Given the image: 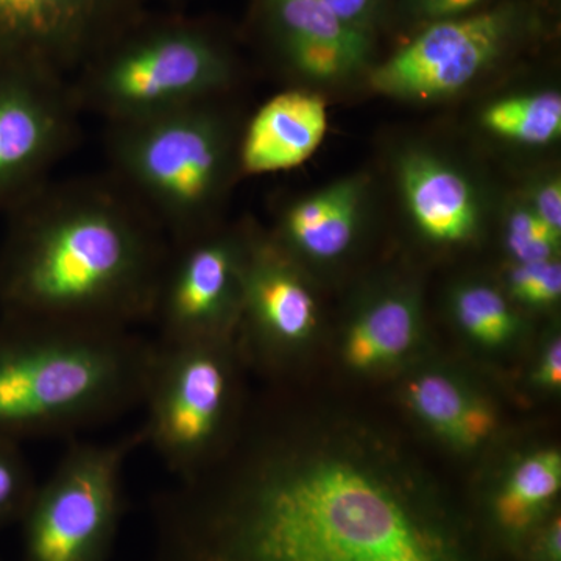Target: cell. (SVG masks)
Listing matches in <instances>:
<instances>
[{
  "label": "cell",
  "instance_id": "7a4b0ae2",
  "mask_svg": "<svg viewBox=\"0 0 561 561\" xmlns=\"http://www.w3.org/2000/svg\"><path fill=\"white\" fill-rule=\"evenodd\" d=\"M9 214L0 316L113 330L151 320L172 242L111 176L47 181Z\"/></svg>",
  "mask_w": 561,
  "mask_h": 561
},
{
  "label": "cell",
  "instance_id": "44dd1931",
  "mask_svg": "<svg viewBox=\"0 0 561 561\" xmlns=\"http://www.w3.org/2000/svg\"><path fill=\"white\" fill-rule=\"evenodd\" d=\"M504 239L515 264L559 260L561 236L542 224L524 201L508 209Z\"/></svg>",
  "mask_w": 561,
  "mask_h": 561
},
{
  "label": "cell",
  "instance_id": "4fadbf2b",
  "mask_svg": "<svg viewBox=\"0 0 561 561\" xmlns=\"http://www.w3.org/2000/svg\"><path fill=\"white\" fill-rule=\"evenodd\" d=\"M398 183L416 230L434 243L471 241L482 224L478 192L463 172L427 150L402 151Z\"/></svg>",
  "mask_w": 561,
  "mask_h": 561
},
{
  "label": "cell",
  "instance_id": "30bf717a",
  "mask_svg": "<svg viewBox=\"0 0 561 561\" xmlns=\"http://www.w3.org/2000/svg\"><path fill=\"white\" fill-rule=\"evenodd\" d=\"M247 232L216 227L190 241L172 243L151 313L158 342L236 339Z\"/></svg>",
  "mask_w": 561,
  "mask_h": 561
},
{
  "label": "cell",
  "instance_id": "ba28073f",
  "mask_svg": "<svg viewBox=\"0 0 561 561\" xmlns=\"http://www.w3.org/2000/svg\"><path fill=\"white\" fill-rule=\"evenodd\" d=\"M80 113L62 73L27 58L0 57V213L47 183L76 144Z\"/></svg>",
  "mask_w": 561,
  "mask_h": 561
},
{
  "label": "cell",
  "instance_id": "8992f818",
  "mask_svg": "<svg viewBox=\"0 0 561 561\" xmlns=\"http://www.w3.org/2000/svg\"><path fill=\"white\" fill-rule=\"evenodd\" d=\"M142 427L111 442H73L36 483L21 527L22 561H111L125 511L124 470Z\"/></svg>",
  "mask_w": 561,
  "mask_h": 561
},
{
  "label": "cell",
  "instance_id": "603a6c76",
  "mask_svg": "<svg viewBox=\"0 0 561 561\" xmlns=\"http://www.w3.org/2000/svg\"><path fill=\"white\" fill-rule=\"evenodd\" d=\"M508 290L523 305L542 308L560 300L561 264L559 260L513 265Z\"/></svg>",
  "mask_w": 561,
  "mask_h": 561
},
{
  "label": "cell",
  "instance_id": "ffe728a7",
  "mask_svg": "<svg viewBox=\"0 0 561 561\" xmlns=\"http://www.w3.org/2000/svg\"><path fill=\"white\" fill-rule=\"evenodd\" d=\"M453 312L468 337L483 346H502L515 337L519 319L494 287L467 283L453 294Z\"/></svg>",
  "mask_w": 561,
  "mask_h": 561
},
{
  "label": "cell",
  "instance_id": "7c38bea8",
  "mask_svg": "<svg viewBox=\"0 0 561 561\" xmlns=\"http://www.w3.org/2000/svg\"><path fill=\"white\" fill-rule=\"evenodd\" d=\"M561 489V456L556 449L519 460L489 494L472 529L491 561H512L524 541L551 518Z\"/></svg>",
  "mask_w": 561,
  "mask_h": 561
},
{
  "label": "cell",
  "instance_id": "484cf974",
  "mask_svg": "<svg viewBox=\"0 0 561 561\" xmlns=\"http://www.w3.org/2000/svg\"><path fill=\"white\" fill-rule=\"evenodd\" d=\"M535 216L561 236V181L559 175H548L531 184L529 197L524 201Z\"/></svg>",
  "mask_w": 561,
  "mask_h": 561
},
{
  "label": "cell",
  "instance_id": "9a60e30c",
  "mask_svg": "<svg viewBox=\"0 0 561 561\" xmlns=\"http://www.w3.org/2000/svg\"><path fill=\"white\" fill-rule=\"evenodd\" d=\"M367 180L346 176L287 206L272 241L290 257L330 262L343 256L359 231Z\"/></svg>",
  "mask_w": 561,
  "mask_h": 561
},
{
  "label": "cell",
  "instance_id": "d4e9b609",
  "mask_svg": "<svg viewBox=\"0 0 561 561\" xmlns=\"http://www.w3.org/2000/svg\"><path fill=\"white\" fill-rule=\"evenodd\" d=\"M512 561H561L560 512L553 513L523 542Z\"/></svg>",
  "mask_w": 561,
  "mask_h": 561
},
{
  "label": "cell",
  "instance_id": "8fae6325",
  "mask_svg": "<svg viewBox=\"0 0 561 561\" xmlns=\"http://www.w3.org/2000/svg\"><path fill=\"white\" fill-rule=\"evenodd\" d=\"M316 295L297 261L272 238L247 232L242 305L238 331L254 359L284 367L311 341L317 328Z\"/></svg>",
  "mask_w": 561,
  "mask_h": 561
},
{
  "label": "cell",
  "instance_id": "f1b7e54d",
  "mask_svg": "<svg viewBox=\"0 0 561 561\" xmlns=\"http://www.w3.org/2000/svg\"><path fill=\"white\" fill-rule=\"evenodd\" d=\"M0 561H2V560H0Z\"/></svg>",
  "mask_w": 561,
  "mask_h": 561
},
{
  "label": "cell",
  "instance_id": "83f0119b",
  "mask_svg": "<svg viewBox=\"0 0 561 561\" xmlns=\"http://www.w3.org/2000/svg\"><path fill=\"white\" fill-rule=\"evenodd\" d=\"M535 381L542 389L559 390L561 386V342L560 337H553L546 345L540 364L535 371Z\"/></svg>",
  "mask_w": 561,
  "mask_h": 561
},
{
  "label": "cell",
  "instance_id": "52a82bcc",
  "mask_svg": "<svg viewBox=\"0 0 561 561\" xmlns=\"http://www.w3.org/2000/svg\"><path fill=\"white\" fill-rule=\"evenodd\" d=\"M234 77V62L216 41L175 27L125 43L70 84L79 108L110 125L221 98Z\"/></svg>",
  "mask_w": 561,
  "mask_h": 561
},
{
  "label": "cell",
  "instance_id": "d6986e66",
  "mask_svg": "<svg viewBox=\"0 0 561 561\" xmlns=\"http://www.w3.org/2000/svg\"><path fill=\"white\" fill-rule=\"evenodd\" d=\"M483 130L496 138L529 147H545L561 135V98L556 91L507 95L481 113Z\"/></svg>",
  "mask_w": 561,
  "mask_h": 561
},
{
  "label": "cell",
  "instance_id": "9c48e42d",
  "mask_svg": "<svg viewBox=\"0 0 561 561\" xmlns=\"http://www.w3.org/2000/svg\"><path fill=\"white\" fill-rule=\"evenodd\" d=\"M530 24L529 9L515 2L432 22L371 70L370 84L401 101L449 98L493 68Z\"/></svg>",
  "mask_w": 561,
  "mask_h": 561
},
{
  "label": "cell",
  "instance_id": "e0dca14e",
  "mask_svg": "<svg viewBox=\"0 0 561 561\" xmlns=\"http://www.w3.org/2000/svg\"><path fill=\"white\" fill-rule=\"evenodd\" d=\"M412 411L435 435L457 449H476L496 427L493 409L453 376L430 371L408 389Z\"/></svg>",
  "mask_w": 561,
  "mask_h": 561
},
{
  "label": "cell",
  "instance_id": "5bb4252c",
  "mask_svg": "<svg viewBox=\"0 0 561 561\" xmlns=\"http://www.w3.org/2000/svg\"><path fill=\"white\" fill-rule=\"evenodd\" d=\"M328 131L327 103L309 91H286L256 111L239 140V171L262 175L309 160Z\"/></svg>",
  "mask_w": 561,
  "mask_h": 561
},
{
  "label": "cell",
  "instance_id": "6da1fadb",
  "mask_svg": "<svg viewBox=\"0 0 561 561\" xmlns=\"http://www.w3.org/2000/svg\"><path fill=\"white\" fill-rule=\"evenodd\" d=\"M151 527V561H491L440 494L280 426L161 491Z\"/></svg>",
  "mask_w": 561,
  "mask_h": 561
},
{
  "label": "cell",
  "instance_id": "ac0fdd59",
  "mask_svg": "<svg viewBox=\"0 0 561 561\" xmlns=\"http://www.w3.org/2000/svg\"><path fill=\"white\" fill-rule=\"evenodd\" d=\"M276 44H337L373 51V33L342 21L320 0H264Z\"/></svg>",
  "mask_w": 561,
  "mask_h": 561
},
{
  "label": "cell",
  "instance_id": "5b68a950",
  "mask_svg": "<svg viewBox=\"0 0 561 561\" xmlns=\"http://www.w3.org/2000/svg\"><path fill=\"white\" fill-rule=\"evenodd\" d=\"M154 342L144 438L180 481L216 463L238 438V346L236 339Z\"/></svg>",
  "mask_w": 561,
  "mask_h": 561
},
{
  "label": "cell",
  "instance_id": "7402d4cb",
  "mask_svg": "<svg viewBox=\"0 0 561 561\" xmlns=\"http://www.w3.org/2000/svg\"><path fill=\"white\" fill-rule=\"evenodd\" d=\"M36 483L21 443L0 437V531L21 522Z\"/></svg>",
  "mask_w": 561,
  "mask_h": 561
},
{
  "label": "cell",
  "instance_id": "4316f807",
  "mask_svg": "<svg viewBox=\"0 0 561 561\" xmlns=\"http://www.w3.org/2000/svg\"><path fill=\"white\" fill-rule=\"evenodd\" d=\"M346 24L360 31H375L386 11L387 0H320Z\"/></svg>",
  "mask_w": 561,
  "mask_h": 561
},
{
  "label": "cell",
  "instance_id": "cb8c5ba5",
  "mask_svg": "<svg viewBox=\"0 0 561 561\" xmlns=\"http://www.w3.org/2000/svg\"><path fill=\"white\" fill-rule=\"evenodd\" d=\"M490 0H401L402 10L419 24L453 20L482 10Z\"/></svg>",
  "mask_w": 561,
  "mask_h": 561
},
{
  "label": "cell",
  "instance_id": "3957f363",
  "mask_svg": "<svg viewBox=\"0 0 561 561\" xmlns=\"http://www.w3.org/2000/svg\"><path fill=\"white\" fill-rule=\"evenodd\" d=\"M157 342L0 316V437H68L142 405Z\"/></svg>",
  "mask_w": 561,
  "mask_h": 561
},
{
  "label": "cell",
  "instance_id": "277c9868",
  "mask_svg": "<svg viewBox=\"0 0 561 561\" xmlns=\"http://www.w3.org/2000/svg\"><path fill=\"white\" fill-rule=\"evenodd\" d=\"M219 99L108 125L111 179L172 243L217 227L232 175L241 173V135Z\"/></svg>",
  "mask_w": 561,
  "mask_h": 561
},
{
  "label": "cell",
  "instance_id": "2e32d148",
  "mask_svg": "<svg viewBox=\"0 0 561 561\" xmlns=\"http://www.w3.org/2000/svg\"><path fill=\"white\" fill-rule=\"evenodd\" d=\"M421 308L412 291L398 290L373 300L350 324L343 357L354 370L394 364L419 342Z\"/></svg>",
  "mask_w": 561,
  "mask_h": 561
}]
</instances>
